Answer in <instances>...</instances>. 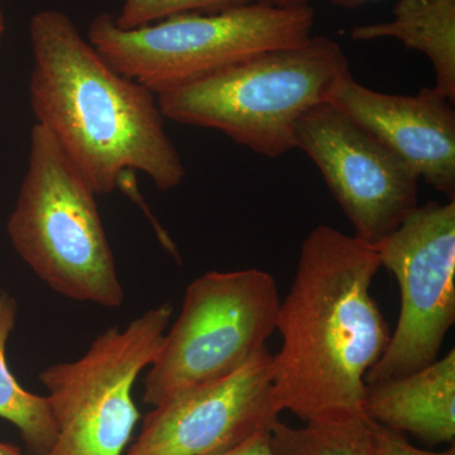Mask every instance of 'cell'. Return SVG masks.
I'll use <instances>...</instances> for the list:
<instances>
[{
  "label": "cell",
  "mask_w": 455,
  "mask_h": 455,
  "mask_svg": "<svg viewBox=\"0 0 455 455\" xmlns=\"http://www.w3.org/2000/svg\"><path fill=\"white\" fill-rule=\"evenodd\" d=\"M381 267L374 245L325 224L302 242L278 309L272 392L281 412L304 423L364 415L368 371L391 338L371 293Z\"/></svg>",
  "instance_id": "6da1fadb"
},
{
  "label": "cell",
  "mask_w": 455,
  "mask_h": 455,
  "mask_svg": "<svg viewBox=\"0 0 455 455\" xmlns=\"http://www.w3.org/2000/svg\"><path fill=\"white\" fill-rule=\"evenodd\" d=\"M29 41L36 123L55 137L95 196L128 191L136 172L163 193L184 181L157 97L114 70L65 12L33 14Z\"/></svg>",
  "instance_id": "7a4b0ae2"
},
{
  "label": "cell",
  "mask_w": 455,
  "mask_h": 455,
  "mask_svg": "<svg viewBox=\"0 0 455 455\" xmlns=\"http://www.w3.org/2000/svg\"><path fill=\"white\" fill-rule=\"evenodd\" d=\"M352 76L333 38L251 57L157 97L164 119L221 132L238 145L276 158L296 148V125L314 108L334 103Z\"/></svg>",
  "instance_id": "3957f363"
},
{
  "label": "cell",
  "mask_w": 455,
  "mask_h": 455,
  "mask_svg": "<svg viewBox=\"0 0 455 455\" xmlns=\"http://www.w3.org/2000/svg\"><path fill=\"white\" fill-rule=\"evenodd\" d=\"M95 196L55 137L36 123L9 241L53 291L113 309L125 295Z\"/></svg>",
  "instance_id": "277c9868"
},
{
  "label": "cell",
  "mask_w": 455,
  "mask_h": 455,
  "mask_svg": "<svg viewBox=\"0 0 455 455\" xmlns=\"http://www.w3.org/2000/svg\"><path fill=\"white\" fill-rule=\"evenodd\" d=\"M314 18L310 5L251 2L122 29L112 14L101 13L92 18L86 38L114 70L160 95L260 53L304 44Z\"/></svg>",
  "instance_id": "5b68a950"
},
{
  "label": "cell",
  "mask_w": 455,
  "mask_h": 455,
  "mask_svg": "<svg viewBox=\"0 0 455 455\" xmlns=\"http://www.w3.org/2000/svg\"><path fill=\"white\" fill-rule=\"evenodd\" d=\"M276 281L257 268L208 272L188 284L175 324L147 373L143 403L157 406L243 367L276 331Z\"/></svg>",
  "instance_id": "8992f818"
},
{
  "label": "cell",
  "mask_w": 455,
  "mask_h": 455,
  "mask_svg": "<svg viewBox=\"0 0 455 455\" xmlns=\"http://www.w3.org/2000/svg\"><path fill=\"white\" fill-rule=\"evenodd\" d=\"M172 307L161 304L110 326L82 358L44 368L57 438L46 455H123L140 414L132 397L134 382L157 361Z\"/></svg>",
  "instance_id": "52a82bcc"
},
{
  "label": "cell",
  "mask_w": 455,
  "mask_h": 455,
  "mask_svg": "<svg viewBox=\"0 0 455 455\" xmlns=\"http://www.w3.org/2000/svg\"><path fill=\"white\" fill-rule=\"evenodd\" d=\"M374 247L382 267L396 277L401 310L366 385L405 376L438 359L455 322V202L418 206Z\"/></svg>",
  "instance_id": "ba28073f"
},
{
  "label": "cell",
  "mask_w": 455,
  "mask_h": 455,
  "mask_svg": "<svg viewBox=\"0 0 455 455\" xmlns=\"http://www.w3.org/2000/svg\"><path fill=\"white\" fill-rule=\"evenodd\" d=\"M295 143L316 164L362 241L379 243L418 208L420 179L337 104L305 114Z\"/></svg>",
  "instance_id": "9c48e42d"
},
{
  "label": "cell",
  "mask_w": 455,
  "mask_h": 455,
  "mask_svg": "<svg viewBox=\"0 0 455 455\" xmlns=\"http://www.w3.org/2000/svg\"><path fill=\"white\" fill-rule=\"evenodd\" d=\"M268 347L220 381L180 392L146 415L123 455H214L271 429L281 411L272 392Z\"/></svg>",
  "instance_id": "30bf717a"
},
{
  "label": "cell",
  "mask_w": 455,
  "mask_h": 455,
  "mask_svg": "<svg viewBox=\"0 0 455 455\" xmlns=\"http://www.w3.org/2000/svg\"><path fill=\"white\" fill-rule=\"evenodd\" d=\"M406 164L455 202V112L434 88L416 95L374 92L350 76L334 101Z\"/></svg>",
  "instance_id": "8fae6325"
},
{
  "label": "cell",
  "mask_w": 455,
  "mask_h": 455,
  "mask_svg": "<svg viewBox=\"0 0 455 455\" xmlns=\"http://www.w3.org/2000/svg\"><path fill=\"white\" fill-rule=\"evenodd\" d=\"M364 415L430 445L454 444L455 352L415 372L367 385Z\"/></svg>",
  "instance_id": "7c38bea8"
},
{
  "label": "cell",
  "mask_w": 455,
  "mask_h": 455,
  "mask_svg": "<svg viewBox=\"0 0 455 455\" xmlns=\"http://www.w3.org/2000/svg\"><path fill=\"white\" fill-rule=\"evenodd\" d=\"M353 41L394 38L430 60L434 89L455 100V0H397L390 22L355 26Z\"/></svg>",
  "instance_id": "4fadbf2b"
},
{
  "label": "cell",
  "mask_w": 455,
  "mask_h": 455,
  "mask_svg": "<svg viewBox=\"0 0 455 455\" xmlns=\"http://www.w3.org/2000/svg\"><path fill=\"white\" fill-rule=\"evenodd\" d=\"M17 299L0 286V418L20 431L28 455H46L57 438V427L46 396L32 394L9 370L5 348L17 324Z\"/></svg>",
  "instance_id": "5bb4252c"
},
{
  "label": "cell",
  "mask_w": 455,
  "mask_h": 455,
  "mask_svg": "<svg viewBox=\"0 0 455 455\" xmlns=\"http://www.w3.org/2000/svg\"><path fill=\"white\" fill-rule=\"evenodd\" d=\"M275 455H374L366 415L305 423L295 427L278 420L271 427Z\"/></svg>",
  "instance_id": "9a60e30c"
},
{
  "label": "cell",
  "mask_w": 455,
  "mask_h": 455,
  "mask_svg": "<svg viewBox=\"0 0 455 455\" xmlns=\"http://www.w3.org/2000/svg\"><path fill=\"white\" fill-rule=\"evenodd\" d=\"M253 0H122L114 22L122 29H136L166 18L187 13H212Z\"/></svg>",
  "instance_id": "2e32d148"
},
{
  "label": "cell",
  "mask_w": 455,
  "mask_h": 455,
  "mask_svg": "<svg viewBox=\"0 0 455 455\" xmlns=\"http://www.w3.org/2000/svg\"><path fill=\"white\" fill-rule=\"evenodd\" d=\"M370 427L374 455H455L454 444L443 451H431L414 447L403 433L388 429L371 420Z\"/></svg>",
  "instance_id": "e0dca14e"
},
{
  "label": "cell",
  "mask_w": 455,
  "mask_h": 455,
  "mask_svg": "<svg viewBox=\"0 0 455 455\" xmlns=\"http://www.w3.org/2000/svg\"><path fill=\"white\" fill-rule=\"evenodd\" d=\"M214 455H275L271 444V429H262L235 447Z\"/></svg>",
  "instance_id": "ac0fdd59"
},
{
  "label": "cell",
  "mask_w": 455,
  "mask_h": 455,
  "mask_svg": "<svg viewBox=\"0 0 455 455\" xmlns=\"http://www.w3.org/2000/svg\"><path fill=\"white\" fill-rule=\"evenodd\" d=\"M259 2L283 8H299L310 5V0H259Z\"/></svg>",
  "instance_id": "d6986e66"
},
{
  "label": "cell",
  "mask_w": 455,
  "mask_h": 455,
  "mask_svg": "<svg viewBox=\"0 0 455 455\" xmlns=\"http://www.w3.org/2000/svg\"><path fill=\"white\" fill-rule=\"evenodd\" d=\"M328 2L333 3L338 7L358 8L367 4V3L379 2V0H328Z\"/></svg>",
  "instance_id": "ffe728a7"
},
{
  "label": "cell",
  "mask_w": 455,
  "mask_h": 455,
  "mask_svg": "<svg viewBox=\"0 0 455 455\" xmlns=\"http://www.w3.org/2000/svg\"><path fill=\"white\" fill-rule=\"evenodd\" d=\"M0 455H25L20 448L11 443L0 442Z\"/></svg>",
  "instance_id": "44dd1931"
},
{
  "label": "cell",
  "mask_w": 455,
  "mask_h": 455,
  "mask_svg": "<svg viewBox=\"0 0 455 455\" xmlns=\"http://www.w3.org/2000/svg\"><path fill=\"white\" fill-rule=\"evenodd\" d=\"M5 31V16L2 7H0V36Z\"/></svg>",
  "instance_id": "7402d4cb"
}]
</instances>
